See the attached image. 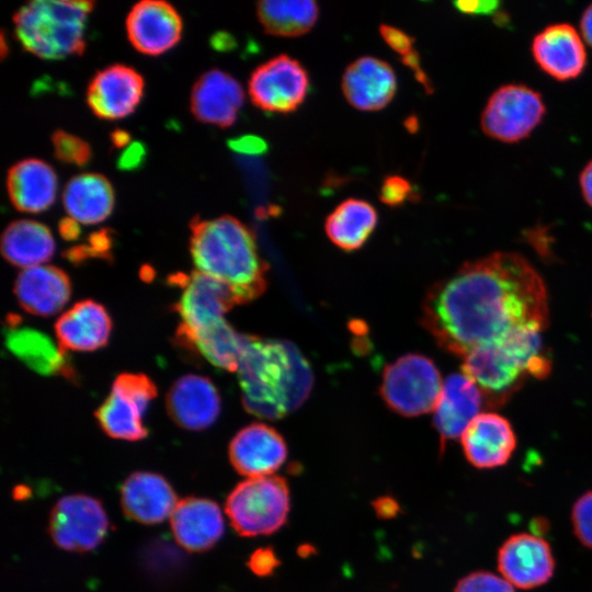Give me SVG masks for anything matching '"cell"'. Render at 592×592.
Masks as SVG:
<instances>
[{"label": "cell", "mask_w": 592, "mask_h": 592, "mask_svg": "<svg viewBox=\"0 0 592 592\" xmlns=\"http://www.w3.org/2000/svg\"><path fill=\"white\" fill-rule=\"evenodd\" d=\"M548 319L543 278L525 258L511 252L467 262L436 282L421 315L437 345L462 357L520 331L542 332Z\"/></svg>", "instance_id": "1"}, {"label": "cell", "mask_w": 592, "mask_h": 592, "mask_svg": "<svg viewBox=\"0 0 592 592\" xmlns=\"http://www.w3.org/2000/svg\"><path fill=\"white\" fill-rule=\"evenodd\" d=\"M190 252L196 271L228 286L237 304L260 297L267 286V264L251 229L238 218H193Z\"/></svg>", "instance_id": "2"}, {"label": "cell", "mask_w": 592, "mask_h": 592, "mask_svg": "<svg viewBox=\"0 0 592 592\" xmlns=\"http://www.w3.org/2000/svg\"><path fill=\"white\" fill-rule=\"evenodd\" d=\"M462 371L482 392L488 406H500L526 377H545L550 362L539 331H520L479 346L464 357Z\"/></svg>", "instance_id": "3"}, {"label": "cell", "mask_w": 592, "mask_h": 592, "mask_svg": "<svg viewBox=\"0 0 592 592\" xmlns=\"http://www.w3.org/2000/svg\"><path fill=\"white\" fill-rule=\"evenodd\" d=\"M91 1H32L13 16L14 33L22 47L47 60L80 55L86 47L87 16Z\"/></svg>", "instance_id": "4"}, {"label": "cell", "mask_w": 592, "mask_h": 592, "mask_svg": "<svg viewBox=\"0 0 592 592\" xmlns=\"http://www.w3.org/2000/svg\"><path fill=\"white\" fill-rule=\"evenodd\" d=\"M289 342L244 335L238 367L246 410L259 418L277 420L288 413L286 392L292 371Z\"/></svg>", "instance_id": "5"}, {"label": "cell", "mask_w": 592, "mask_h": 592, "mask_svg": "<svg viewBox=\"0 0 592 592\" xmlns=\"http://www.w3.org/2000/svg\"><path fill=\"white\" fill-rule=\"evenodd\" d=\"M289 508L287 481L274 475L241 481L225 504L231 526L244 537L275 533L286 523Z\"/></svg>", "instance_id": "6"}, {"label": "cell", "mask_w": 592, "mask_h": 592, "mask_svg": "<svg viewBox=\"0 0 592 592\" xmlns=\"http://www.w3.org/2000/svg\"><path fill=\"white\" fill-rule=\"evenodd\" d=\"M443 388L435 363L420 353H408L388 364L379 394L387 407L403 417L433 411Z\"/></svg>", "instance_id": "7"}, {"label": "cell", "mask_w": 592, "mask_h": 592, "mask_svg": "<svg viewBox=\"0 0 592 592\" xmlns=\"http://www.w3.org/2000/svg\"><path fill=\"white\" fill-rule=\"evenodd\" d=\"M156 396V384L147 375L119 374L109 396L95 410L100 428L113 439L132 442L145 439L148 431L144 414Z\"/></svg>", "instance_id": "8"}, {"label": "cell", "mask_w": 592, "mask_h": 592, "mask_svg": "<svg viewBox=\"0 0 592 592\" xmlns=\"http://www.w3.org/2000/svg\"><path fill=\"white\" fill-rule=\"evenodd\" d=\"M309 86L308 71L301 62L281 54L252 71L248 91L252 103L262 111L288 114L303 104Z\"/></svg>", "instance_id": "9"}, {"label": "cell", "mask_w": 592, "mask_h": 592, "mask_svg": "<svg viewBox=\"0 0 592 592\" xmlns=\"http://www.w3.org/2000/svg\"><path fill=\"white\" fill-rule=\"evenodd\" d=\"M545 104L539 93L523 84H505L489 98L481 115V128L490 138L516 143L540 123Z\"/></svg>", "instance_id": "10"}, {"label": "cell", "mask_w": 592, "mask_h": 592, "mask_svg": "<svg viewBox=\"0 0 592 592\" xmlns=\"http://www.w3.org/2000/svg\"><path fill=\"white\" fill-rule=\"evenodd\" d=\"M110 527L102 503L87 494L62 497L54 505L48 523L53 542L61 549L86 553L98 547Z\"/></svg>", "instance_id": "11"}, {"label": "cell", "mask_w": 592, "mask_h": 592, "mask_svg": "<svg viewBox=\"0 0 592 592\" xmlns=\"http://www.w3.org/2000/svg\"><path fill=\"white\" fill-rule=\"evenodd\" d=\"M556 561L549 543L533 533L509 536L497 553V568L514 589L532 590L546 584Z\"/></svg>", "instance_id": "12"}, {"label": "cell", "mask_w": 592, "mask_h": 592, "mask_svg": "<svg viewBox=\"0 0 592 592\" xmlns=\"http://www.w3.org/2000/svg\"><path fill=\"white\" fill-rule=\"evenodd\" d=\"M175 281L181 284V295L174 305L181 318L178 328L182 332H194L217 320L236 304L231 289L225 284L194 271Z\"/></svg>", "instance_id": "13"}, {"label": "cell", "mask_w": 592, "mask_h": 592, "mask_svg": "<svg viewBox=\"0 0 592 592\" xmlns=\"http://www.w3.org/2000/svg\"><path fill=\"white\" fill-rule=\"evenodd\" d=\"M229 460L239 474L249 478L272 476L287 457L282 434L271 425L253 422L242 428L230 441Z\"/></svg>", "instance_id": "14"}, {"label": "cell", "mask_w": 592, "mask_h": 592, "mask_svg": "<svg viewBox=\"0 0 592 592\" xmlns=\"http://www.w3.org/2000/svg\"><path fill=\"white\" fill-rule=\"evenodd\" d=\"M145 81L134 68L115 64L98 71L87 89V103L102 119L132 114L144 95Z\"/></svg>", "instance_id": "15"}, {"label": "cell", "mask_w": 592, "mask_h": 592, "mask_svg": "<svg viewBox=\"0 0 592 592\" xmlns=\"http://www.w3.org/2000/svg\"><path fill=\"white\" fill-rule=\"evenodd\" d=\"M183 23L177 9L166 1L136 3L126 18L127 37L140 53L157 56L171 49L181 38Z\"/></svg>", "instance_id": "16"}, {"label": "cell", "mask_w": 592, "mask_h": 592, "mask_svg": "<svg viewBox=\"0 0 592 592\" xmlns=\"http://www.w3.org/2000/svg\"><path fill=\"white\" fill-rule=\"evenodd\" d=\"M467 462L478 469L508 464L516 448V435L508 419L496 412H481L460 437Z\"/></svg>", "instance_id": "17"}, {"label": "cell", "mask_w": 592, "mask_h": 592, "mask_svg": "<svg viewBox=\"0 0 592 592\" xmlns=\"http://www.w3.org/2000/svg\"><path fill=\"white\" fill-rule=\"evenodd\" d=\"M220 396L213 382L187 374L177 379L166 396L172 421L182 429L201 431L210 426L220 413Z\"/></svg>", "instance_id": "18"}, {"label": "cell", "mask_w": 592, "mask_h": 592, "mask_svg": "<svg viewBox=\"0 0 592 592\" xmlns=\"http://www.w3.org/2000/svg\"><path fill=\"white\" fill-rule=\"evenodd\" d=\"M243 101V89L232 76L210 69L195 81L190 105L197 121L226 128L236 122Z\"/></svg>", "instance_id": "19"}, {"label": "cell", "mask_w": 592, "mask_h": 592, "mask_svg": "<svg viewBox=\"0 0 592 592\" xmlns=\"http://www.w3.org/2000/svg\"><path fill=\"white\" fill-rule=\"evenodd\" d=\"M485 403L481 390L466 375L452 374L443 382L433 410V425L440 435L441 449L445 443L462 437Z\"/></svg>", "instance_id": "20"}, {"label": "cell", "mask_w": 592, "mask_h": 592, "mask_svg": "<svg viewBox=\"0 0 592 592\" xmlns=\"http://www.w3.org/2000/svg\"><path fill=\"white\" fill-rule=\"evenodd\" d=\"M397 90L392 67L372 56L357 58L342 76V91L348 102L361 111H378L387 106Z\"/></svg>", "instance_id": "21"}, {"label": "cell", "mask_w": 592, "mask_h": 592, "mask_svg": "<svg viewBox=\"0 0 592 592\" xmlns=\"http://www.w3.org/2000/svg\"><path fill=\"white\" fill-rule=\"evenodd\" d=\"M532 54L537 65L554 79L577 78L587 64V53L580 34L567 23L553 24L533 39Z\"/></svg>", "instance_id": "22"}, {"label": "cell", "mask_w": 592, "mask_h": 592, "mask_svg": "<svg viewBox=\"0 0 592 592\" xmlns=\"http://www.w3.org/2000/svg\"><path fill=\"white\" fill-rule=\"evenodd\" d=\"M225 523L220 508L205 498L190 497L178 502L171 514L177 543L191 553H202L217 544Z\"/></svg>", "instance_id": "23"}, {"label": "cell", "mask_w": 592, "mask_h": 592, "mask_svg": "<svg viewBox=\"0 0 592 592\" xmlns=\"http://www.w3.org/2000/svg\"><path fill=\"white\" fill-rule=\"evenodd\" d=\"M13 292L26 312L49 317L59 312L69 301L71 282L61 269L42 264L23 270L14 282Z\"/></svg>", "instance_id": "24"}, {"label": "cell", "mask_w": 592, "mask_h": 592, "mask_svg": "<svg viewBox=\"0 0 592 592\" xmlns=\"http://www.w3.org/2000/svg\"><path fill=\"white\" fill-rule=\"evenodd\" d=\"M112 332V320L103 305L84 299L76 303L55 322L59 346L77 352H91L106 345Z\"/></svg>", "instance_id": "25"}, {"label": "cell", "mask_w": 592, "mask_h": 592, "mask_svg": "<svg viewBox=\"0 0 592 592\" xmlns=\"http://www.w3.org/2000/svg\"><path fill=\"white\" fill-rule=\"evenodd\" d=\"M177 494L161 476L149 471L129 475L121 489V503L127 517L143 524H157L171 516Z\"/></svg>", "instance_id": "26"}, {"label": "cell", "mask_w": 592, "mask_h": 592, "mask_svg": "<svg viewBox=\"0 0 592 592\" xmlns=\"http://www.w3.org/2000/svg\"><path fill=\"white\" fill-rule=\"evenodd\" d=\"M7 349L29 368L44 376L73 377L66 352L47 334L31 327H23L9 317L4 330Z\"/></svg>", "instance_id": "27"}, {"label": "cell", "mask_w": 592, "mask_h": 592, "mask_svg": "<svg viewBox=\"0 0 592 592\" xmlns=\"http://www.w3.org/2000/svg\"><path fill=\"white\" fill-rule=\"evenodd\" d=\"M7 190L13 206L25 213H41L55 202L57 177L43 160L30 158L13 164L7 175Z\"/></svg>", "instance_id": "28"}, {"label": "cell", "mask_w": 592, "mask_h": 592, "mask_svg": "<svg viewBox=\"0 0 592 592\" xmlns=\"http://www.w3.org/2000/svg\"><path fill=\"white\" fill-rule=\"evenodd\" d=\"M175 341L182 348L198 353L214 366L238 371L244 335L239 334L224 318L194 332L177 330Z\"/></svg>", "instance_id": "29"}, {"label": "cell", "mask_w": 592, "mask_h": 592, "mask_svg": "<svg viewBox=\"0 0 592 592\" xmlns=\"http://www.w3.org/2000/svg\"><path fill=\"white\" fill-rule=\"evenodd\" d=\"M62 203L69 217L84 225L106 219L114 207V191L110 181L98 173H82L68 181Z\"/></svg>", "instance_id": "30"}, {"label": "cell", "mask_w": 592, "mask_h": 592, "mask_svg": "<svg viewBox=\"0 0 592 592\" xmlns=\"http://www.w3.org/2000/svg\"><path fill=\"white\" fill-rule=\"evenodd\" d=\"M55 248V239L49 228L31 219L9 224L0 242L2 257L10 264L23 270L49 261Z\"/></svg>", "instance_id": "31"}, {"label": "cell", "mask_w": 592, "mask_h": 592, "mask_svg": "<svg viewBox=\"0 0 592 592\" xmlns=\"http://www.w3.org/2000/svg\"><path fill=\"white\" fill-rule=\"evenodd\" d=\"M375 207L358 198L341 202L327 217L325 230L338 248L351 252L360 249L377 225Z\"/></svg>", "instance_id": "32"}, {"label": "cell", "mask_w": 592, "mask_h": 592, "mask_svg": "<svg viewBox=\"0 0 592 592\" xmlns=\"http://www.w3.org/2000/svg\"><path fill=\"white\" fill-rule=\"evenodd\" d=\"M257 15L266 34L297 37L314 27L319 7L312 0H264L257 3Z\"/></svg>", "instance_id": "33"}, {"label": "cell", "mask_w": 592, "mask_h": 592, "mask_svg": "<svg viewBox=\"0 0 592 592\" xmlns=\"http://www.w3.org/2000/svg\"><path fill=\"white\" fill-rule=\"evenodd\" d=\"M52 141L56 158L65 163L82 167L88 164L92 158L89 144L75 135L56 130Z\"/></svg>", "instance_id": "34"}, {"label": "cell", "mask_w": 592, "mask_h": 592, "mask_svg": "<svg viewBox=\"0 0 592 592\" xmlns=\"http://www.w3.org/2000/svg\"><path fill=\"white\" fill-rule=\"evenodd\" d=\"M454 592H514V588L500 574L478 570L463 577Z\"/></svg>", "instance_id": "35"}, {"label": "cell", "mask_w": 592, "mask_h": 592, "mask_svg": "<svg viewBox=\"0 0 592 592\" xmlns=\"http://www.w3.org/2000/svg\"><path fill=\"white\" fill-rule=\"evenodd\" d=\"M570 520L577 539L584 547L592 549V489L574 501Z\"/></svg>", "instance_id": "36"}, {"label": "cell", "mask_w": 592, "mask_h": 592, "mask_svg": "<svg viewBox=\"0 0 592 592\" xmlns=\"http://www.w3.org/2000/svg\"><path fill=\"white\" fill-rule=\"evenodd\" d=\"M412 193V185L407 179L392 174L387 175L383 180L379 190V200L390 207H397L410 198Z\"/></svg>", "instance_id": "37"}, {"label": "cell", "mask_w": 592, "mask_h": 592, "mask_svg": "<svg viewBox=\"0 0 592 592\" xmlns=\"http://www.w3.org/2000/svg\"><path fill=\"white\" fill-rule=\"evenodd\" d=\"M280 563L281 561L273 548L261 547L251 554L247 566L254 574L267 577L273 573Z\"/></svg>", "instance_id": "38"}, {"label": "cell", "mask_w": 592, "mask_h": 592, "mask_svg": "<svg viewBox=\"0 0 592 592\" xmlns=\"http://www.w3.org/2000/svg\"><path fill=\"white\" fill-rule=\"evenodd\" d=\"M379 33L385 43L401 57L414 49V38L400 29L388 24H382L379 26Z\"/></svg>", "instance_id": "39"}, {"label": "cell", "mask_w": 592, "mask_h": 592, "mask_svg": "<svg viewBox=\"0 0 592 592\" xmlns=\"http://www.w3.org/2000/svg\"><path fill=\"white\" fill-rule=\"evenodd\" d=\"M111 246V238L106 230H101L93 234L87 244L73 248L68 251V258L71 260H80L89 255L104 254Z\"/></svg>", "instance_id": "40"}, {"label": "cell", "mask_w": 592, "mask_h": 592, "mask_svg": "<svg viewBox=\"0 0 592 592\" xmlns=\"http://www.w3.org/2000/svg\"><path fill=\"white\" fill-rule=\"evenodd\" d=\"M228 147L239 153L259 156L267 151V143L257 135H242L228 140Z\"/></svg>", "instance_id": "41"}, {"label": "cell", "mask_w": 592, "mask_h": 592, "mask_svg": "<svg viewBox=\"0 0 592 592\" xmlns=\"http://www.w3.org/2000/svg\"><path fill=\"white\" fill-rule=\"evenodd\" d=\"M146 157V149L139 141L130 143L127 148L122 151L117 167L121 170H134L141 166Z\"/></svg>", "instance_id": "42"}, {"label": "cell", "mask_w": 592, "mask_h": 592, "mask_svg": "<svg viewBox=\"0 0 592 592\" xmlns=\"http://www.w3.org/2000/svg\"><path fill=\"white\" fill-rule=\"evenodd\" d=\"M454 7L466 14H491L499 7L498 1H457L454 2Z\"/></svg>", "instance_id": "43"}, {"label": "cell", "mask_w": 592, "mask_h": 592, "mask_svg": "<svg viewBox=\"0 0 592 592\" xmlns=\"http://www.w3.org/2000/svg\"><path fill=\"white\" fill-rule=\"evenodd\" d=\"M401 61L403 65H406L412 70L415 79L424 87L425 91L428 93H431L433 91V87L430 82V79L426 77V75L421 68L420 55L418 50L413 49L408 55L401 57Z\"/></svg>", "instance_id": "44"}, {"label": "cell", "mask_w": 592, "mask_h": 592, "mask_svg": "<svg viewBox=\"0 0 592 592\" xmlns=\"http://www.w3.org/2000/svg\"><path fill=\"white\" fill-rule=\"evenodd\" d=\"M580 187L585 202L592 207V161H590L580 174Z\"/></svg>", "instance_id": "45"}, {"label": "cell", "mask_w": 592, "mask_h": 592, "mask_svg": "<svg viewBox=\"0 0 592 592\" xmlns=\"http://www.w3.org/2000/svg\"><path fill=\"white\" fill-rule=\"evenodd\" d=\"M59 234L66 240H76L80 235L79 223L71 217L59 221Z\"/></svg>", "instance_id": "46"}, {"label": "cell", "mask_w": 592, "mask_h": 592, "mask_svg": "<svg viewBox=\"0 0 592 592\" xmlns=\"http://www.w3.org/2000/svg\"><path fill=\"white\" fill-rule=\"evenodd\" d=\"M580 30L584 41L592 47V4L585 9L581 16Z\"/></svg>", "instance_id": "47"}, {"label": "cell", "mask_w": 592, "mask_h": 592, "mask_svg": "<svg viewBox=\"0 0 592 592\" xmlns=\"http://www.w3.org/2000/svg\"><path fill=\"white\" fill-rule=\"evenodd\" d=\"M375 509L378 515L388 517L396 514L398 505L392 499L383 498L376 501Z\"/></svg>", "instance_id": "48"}, {"label": "cell", "mask_w": 592, "mask_h": 592, "mask_svg": "<svg viewBox=\"0 0 592 592\" xmlns=\"http://www.w3.org/2000/svg\"><path fill=\"white\" fill-rule=\"evenodd\" d=\"M111 141L115 148H123L130 143V135L123 129H115L111 134Z\"/></svg>", "instance_id": "49"}]
</instances>
